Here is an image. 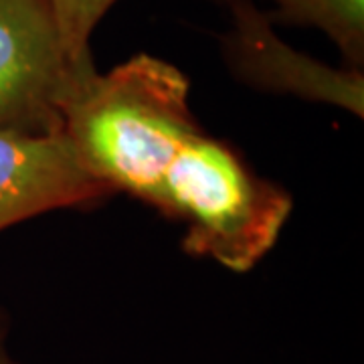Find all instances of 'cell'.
I'll use <instances>...</instances> for the list:
<instances>
[{"label": "cell", "mask_w": 364, "mask_h": 364, "mask_svg": "<svg viewBox=\"0 0 364 364\" xmlns=\"http://www.w3.org/2000/svg\"><path fill=\"white\" fill-rule=\"evenodd\" d=\"M198 128L188 77L160 57L138 53L73 83L61 105L59 134L114 195L126 193L158 210L166 170Z\"/></svg>", "instance_id": "cell-1"}, {"label": "cell", "mask_w": 364, "mask_h": 364, "mask_svg": "<svg viewBox=\"0 0 364 364\" xmlns=\"http://www.w3.org/2000/svg\"><path fill=\"white\" fill-rule=\"evenodd\" d=\"M291 195L259 176L237 150L193 132L162 182L158 213L184 225L182 249L233 273L253 269L277 243Z\"/></svg>", "instance_id": "cell-2"}, {"label": "cell", "mask_w": 364, "mask_h": 364, "mask_svg": "<svg viewBox=\"0 0 364 364\" xmlns=\"http://www.w3.org/2000/svg\"><path fill=\"white\" fill-rule=\"evenodd\" d=\"M49 0H0V132L59 134L61 105L81 75Z\"/></svg>", "instance_id": "cell-3"}, {"label": "cell", "mask_w": 364, "mask_h": 364, "mask_svg": "<svg viewBox=\"0 0 364 364\" xmlns=\"http://www.w3.org/2000/svg\"><path fill=\"white\" fill-rule=\"evenodd\" d=\"M231 28L221 37L223 61L229 73L257 91L291 95L314 104L342 107L364 116V73L332 67L296 51L253 0L229 4Z\"/></svg>", "instance_id": "cell-4"}, {"label": "cell", "mask_w": 364, "mask_h": 364, "mask_svg": "<svg viewBox=\"0 0 364 364\" xmlns=\"http://www.w3.org/2000/svg\"><path fill=\"white\" fill-rule=\"evenodd\" d=\"M112 195L61 134L0 132V231L53 210L97 207Z\"/></svg>", "instance_id": "cell-5"}, {"label": "cell", "mask_w": 364, "mask_h": 364, "mask_svg": "<svg viewBox=\"0 0 364 364\" xmlns=\"http://www.w3.org/2000/svg\"><path fill=\"white\" fill-rule=\"evenodd\" d=\"M272 23L312 26L336 45L344 67L364 69V0H272Z\"/></svg>", "instance_id": "cell-6"}, {"label": "cell", "mask_w": 364, "mask_h": 364, "mask_svg": "<svg viewBox=\"0 0 364 364\" xmlns=\"http://www.w3.org/2000/svg\"><path fill=\"white\" fill-rule=\"evenodd\" d=\"M69 59L79 67L93 65L90 39L117 0H49Z\"/></svg>", "instance_id": "cell-7"}, {"label": "cell", "mask_w": 364, "mask_h": 364, "mask_svg": "<svg viewBox=\"0 0 364 364\" xmlns=\"http://www.w3.org/2000/svg\"><path fill=\"white\" fill-rule=\"evenodd\" d=\"M11 334H13V320L4 308H0V364H23L13 352Z\"/></svg>", "instance_id": "cell-8"}, {"label": "cell", "mask_w": 364, "mask_h": 364, "mask_svg": "<svg viewBox=\"0 0 364 364\" xmlns=\"http://www.w3.org/2000/svg\"><path fill=\"white\" fill-rule=\"evenodd\" d=\"M208 2H215V4H225V6H229V4H233L237 0H208Z\"/></svg>", "instance_id": "cell-9"}]
</instances>
